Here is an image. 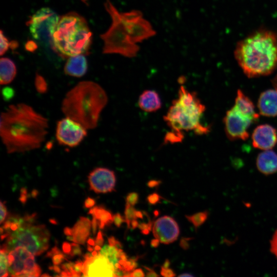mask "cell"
Listing matches in <instances>:
<instances>
[{
	"label": "cell",
	"instance_id": "cell-40",
	"mask_svg": "<svg viewBox=\"0 0 277 277\" xmlns=\"http://www.w3.org/2000/svg\"><path fill=\"white\" fill-rule=\"evenodd\" d=\"M62 250L63 252L65 254H67L68 256H69L71 250V243L67 242H64L62 245Z\"/></svg>",
	"mask_w": 277,
	"mask_h": 277
},
{
	"label": "cell",
	"instance_id": "cell-55",
	"mask_svg": "<svg viewBox=\"0 0 277 277\" xmlns=\"http://www.w3.org/2000/svg\"><path fill=\"white\" fill-rule=\"evenodd\" d=\"M92 246H90L88 244L87 245V250L90 252H92L93 250H94V248H93L92 247Z\"/></svg>",
	"mask_w": 277,
	"mask_h": 277
},
{
	"label": "cell",
	"instance_id": "cell-33",
	"mask_svg": "<svg viewBox=\"0 0 277 277\" xmlns=\"http://www.w3.org/2000/svg\"><path fill=\"white\" fill-rule=\"evenodd\" d=\"M161 199V196L156 192L150 194L147 197L148 202L151 205H155L159 203Z\"/></svg>",
	"mask_w": 277,
	"mask_h": 277
},
{
	"label": "cell",
	"instance_id": "cell-44",
	"mask_svg": "<svg viewBox=\"0 0 277 277\" xmlns=\"http://www.w3.org/2000/svg\"><path fill=\"white\" fill-rule=\"evenodd\" d=\"M144 267L145 268V269L146 270L147 272H146V276H148V277H157V276H160V275L157 274L155 271H154L153 269L148 267H146V266H144Z\"/></svg>",
	"mask_w": 277,
	"mask_h": 277
},
{
	"label": "cell",
	"instance_id": "cell-25",
	"mask_svg": "<svg viewBox=\"0 0 277 277\" xmlns=\"http://www.w3.org/2000/svg\"><path fill=\"white\" fill-rule=\"evenodd\" d=\"M208 215L207 211L199 212L191 215H186V218L192 223L195 228H198L206 221Z\"/></svg>",
	"mask_w": 277,
	"mask_h": 277
},
{
	"label": "cell",
	"instance_id": "cell-2",
	"mask_svg": "<svg viewBox=\"0 0 277 277\" xmlns=\"http://www.w3.org/2000/svg\"><path fill=\"white\" fill-rule=\"evenodd\" d=\"M234 56L247 77L268 75L277 67V35L267 30L255 31L238 43Z\"/></svg>",
	"mask_w": 277,
	"mask_h": 277
},
{
	"label": "cell",
	"instance_id": "cell-27",
	"mask_svg": "<svg viewBox=\"0 0 277 277\" xmlns=\"http://www.w3.org/2000/svg\"><path fill=\"white\" fill-rule=\"evenodd\" d=\"M0 255V276H9L8 252L1 248Z\"/></svg>",
	"mask_w": 277,
	"mask_h": 277
},
{
	"label": "cell",
	"instance_id": "cell-5",
	"mask_svg": "<svg viewBox=\"0 0 277 277\" xmlns=\"http://www.w3.org/2000/svg\"><path fill=\"white\" fill-rule=\"evenodd\" d=\"M92 33L86 20L75 12L62 16L52 37V47L64 58L87 53Z\"/></svg>",
	"mask_w": 277,
	"mask_h": 277
},
{
	"label": "cell",
	"instance_id": "cell-54",
	"mask_svg": "<svg viewBox=\"0 0 277 277\" xmlns=\"http://www.w3.org/2000/svg\"><path fill=\"white\" fill-rule=\"evenodd\" d=\"M38 191L35 190V189H34L33 190H32V191L31 192V195L33 197H36L37 196V195H38Z\"/></svg>",
	"mask_w": 277,
	"mask_h": 277
},
{
	"label": "cell",
	"instance_id": "cell-30",
	"mask_svg": "<svg viewBox=\"0 0 277 277\" xmlns=\"http://www.w3.org/2000/svg\"><path fill=\"white\" fill-rule=\"evenodd\" d=\"M35 86L37 91L39 93H45L47 89L46 81L41 75L37 74L35 78Z\"/></svg>",
	"mask_w": 277,
	"mask_h": 277
},
{
	"label": "cell",
	"instance_id": "cell-43",
	"mask_svg": "<svg viewBox=\"0 0 277 277\" xmlns=\"http://www.w3.org/2000/svg\"><path fill=\"white\" fill-rule=\"evenodd\" d=\"M95 245L102 246L104 243V239L101 231L100 230L97 234L95 240Z\"/></svg>",
	"mask_w": 277,
	"mask_h": 277
},
{
	"label": "cell",
	"instance_id": "cell-15",
	"mask_svg": "<svg viewBox=\"0 0 277 277\" xmlns=\"http://www.w3.org/2000/svg\"><path fill=\"white\" fill-rule=\"evenodd\" d=\"M82 273L85 276H114L113 266L99 252L95 256L85 259Z\"/></svg>",
	"mask_w": 277,
	"mask_h": 277
},
{
	"label": "cell",
	"instance_id": "cell-50",
	"mask_svg": "<svg viewBox=\"0 0 277 277\" xmlns=\"http://www.w3.org/2000/svg\"><path fill=\"white\" fill-rule=\"evenodd\" d=\"M170 265V261L168 259H166L163 265L161 266V267L167 268H169Z\"/></svg>",
	"mask_w": 277,
	"mask_h": 277
},
{
	"label": "cell",
	"instance_id": "cell-26",
	"mask_svg": "<svg viewBox=\"0 0 277 277\" xmlns=\"http://www.w3.org/2000/svg\"><path fill=\"white\" fill-rule=\"evenodd\" d=\"M46 257L51 258L54 265H61L64 260H67V256L56 246H54L47 252Z\"/></svg>",
	"mask_w": 277,
	"mask_h": 277
},
{
	"label": "cell",
	"instance_id": "cell-16",
	"mask_svg": "<svg viewBox=\"0 0 277 277\" xmlns=\"http://www.w3.org/2000/svg\"><path fill=\"white\" fill-rule=\"evenodd\" d=\"M251 137L252 145L256 149L270 150L277 144L276 129L269 124L258 126L253 131Z\"/></svg>",
	"mask_w": 277,
	"mask_h": 277
},
{
	"label": "cell",
	"instance_id": "cell-22",
	"mask_svg": "<svg viewBox=\"0 0 277 277\" xmlns=\"http://www.w3.org/2000/svg\"><path fill=\"white\" fill-rule=\"evenodd\" d=\"M233 106L243 113L253 118L255 122L259 118V114L255 111V107L250 99L244 92L239 89Z\"/></svg>",
	"mask_w": 277,
	"mask_h": 277
},
{
	"label": "cell",
	"instance_id": "cell-37",
	"mask_svg": "<svg viewBox=\"0 0 277 277\" xmlns=\"http://www.w3.org/2000/svg\"><path fill=\"white\" fill-rule=\"evenodd\" d=\"M161 275L164 277H173L176 276V274L173 270L169 268H165L161 267Z\"/></svg>",
	"mask_w": 277,
	"mask_h": 277
},
{
	"label": "cell",
	"instance_id": "cell-53",
	"mask_svg": "<svg viewBox=\"0 0 277 277\" xmlns=\"http://www.w3.org/2000/svg\"><path fill=\"white\" fill-rule=\"evenodd\" d=\"M179 276H181V277H192L193 276V275L191 274H190V273H184L183 274H180L179 275Z\"/></svg>",
	"mask_w": 277,
	"mask_h": 277
},
{
	"label": "cell",
	"instance_id": "cell-45",
	"mask_svg": "<svg viewBox=\"0 0 277 277\" xmlns=\"http://www.w3.org/2000/svg\"><path fill=\"white\" fill-rule=\"evenodd\" d=\"M97 227H98L97 221L94 217H93L91 221V228L94 235H95L96 232Z\"/></svg>",
	"mask_w": 277,
	"mask_h": 277
},
{
	"label": "cell",
	"instance_id": "cell-20",
	"mask_svg": "<svg viewBox=\"0 0 277 277\" xmlns=\"http://www.w3.org/2000/svg\"><path fill=\"white\" fill-rule=\"evenodd\" d=\"M138 104L142 110L148 112H155L162 106L159 94L151 90H145L140 95Z\"/></svg>",
	"mask_w": 277,
	"mask_h": 277
},
{
	"label": "cell",
	"instance_id": "cell-18",
	"mask_svg": "<svg viewBox=\"0 0 277 277\" xmlns=\"http://www.w3.org/2000/svg\"><path fill=\"white\" fill-rule=\"evenodd\" d=\"M256 165L262 173L270 175L277 172V153L273 150H266L258 154Z\"/></svg>",
	"mask_w": 277,
	"mask_h": 277
},
{
	"label": "cell",
	"instance_id": "cell-57",
	"mask_svg": "<svg viewBox=\"0 0 277 277\" xmlns=\"http://www.w3.org/2000/svg\"><path fill=\"white\" fill-rule=\"evenodd\" d=\"M50 275L49 274H43L42 275H41V276H50Z\"/></svg>",
	"mask_w": 277,
	"mask_h": 277
},
{
	"label": "cell",
	"instance_id": "cell-7",
	"mask_svg": "<svg viewBox=\"0 0 277 277\" xmlns=\"http://www.w3.org/2000/svg\"><path fill=\"white\" fill-rule=\"evenodd\" d=\"M36 213L24 216L22 225L10 233L1 248L8 253L17 246L27 249L34 255H39L49 247L50 233L44 224H36Z\"/></svg>",
	"mask_w": 277,
	"mask_h": 277
},
{
	"label": "cell",
	"instance_id": "cell-31",
	"mask_svg": "<svg viewBox=\"0 0 277 277\" xmlns=\"http://www.w3.org/2000/svg\"><path fill=\"white\" fill-rule=\"evenodd\" d=\"M139 194L135 192L129 193L126 197V204L134 206L138 202Z\"/></svg>",
	"mask_w": 277,
	"mask_h": 277
},
{
	"label": "cell",
	"instance_id": "cell-24",
	"mask_svg": "<svg viewBox=\"0 0 277 277\" xmlns=\"http://www.w3.org/2000/svg\"><path fill=\"white\" fill-rule=\"evenodd\" d=\"M88 214H92L97 221L98 228L104 229L113 222L112 213L103 206H95L91 208Z\"/></svg>",
	"mask_w": 277,
	"mask_h": 277
},
{
	"label": "cell",
	"instance_id": "cell-49",
	"mask_svg": "<svg viewBox=\"0 0 277 277\" xmlns=\"http://www.w3.org/2000/svg\"><path fill=\"white\" fill-rule=\"evenodd\" d=\"M64 234L67 236L72 235V228L66 227L64 229Z\"/></svg>",
	"mask_w": 277,
	"mask_h": 277
},
{
	"label": "cell",
	"instance_id": "cell-17",
	"mask_svg": "<svg viewBox=\"0 0 277 277\" xmlns=\"http://www.w3.org/2000/svg\"><path fill=\"white\" fill-rule=\"evenodd\" d=\"M260 114L267 117L277 116V89H270L261 93L258 101Z\"/></svg>",
	"mask_w": 277,
	"mask_h": 277
},
{
	"label": "cell",
	"instance_id": "cell-9",
	"mask_svg": "<svg viewBox=\"0 0 277 277\" xmlns=\"http://www.w3.org/2000/svg\"><path fill=\"white\" fill-rule=\"evenodd\" d=\"M8 272L10 276H39L41 269L33 254L23 247L17 246L8 253Z\"/></svg>",
	"mask_w": 277,
	"mask_h": 277
},
{
	"label": "cell",
	"instance_id": "cell-6",
	"mask_svg": "<svg viewBox=\"0 0 277 277\" xmlns=\"http://www.w3.org/2000/svg\"><path fill=\"white\" fill-rule=\"evenodd\" d=\"M112 23L109 29L100 37L104 42L103 53L118 54L128 58L135 57L139 46L132 41L130 30L123 15L109 0L104 4Z\"/></svg>",
	"mask_w": 277,
	"mask_h": 277
},
{
	"label": "cell",
	"instance_id": "cell-56",
	"mask_svg": "<svg viewBox=\"0 0 277 277\" xmlns=\"http://www.w3.org/2000/svg\"><path fill=\"white\" fill-rule=\"evenodd\" d=\"M49 221L52 224H57V222L54 219H50Z\"/></svg>",
	"mask_w": 277,
	"mask_h": 277
},
{
	"label": "cell",
	"instance_id": "cell-13",
	"mask_svg": "<svg viewBox=\"0 0 277 277\" xmlns=\"http://www.w3.org/2000/svg\"><path fill=\"white\" fill-rule=\"evenodd\" d=\"M88 181L90 189L95 193H106L115 190V173L113 171L108 168H95L89 173Z\"/></svg>",
	"mask_w": 277,
	"mask_h": 277
},
{
	"label": "cell",
	"instance_id": "cell-29",
	"mask_svg": "<svg viewBox=\"0 0 277 277\" xmlns=\"http://www.w3.org/2000/svg\"><path fill=\"white\" fill-rule=\"evenodd\" d=\"M17 43L16 42H9L8 39L3 34L1 30V55H3L8 50L9 47L13 49L16 47Z\"/></svg>",
	"mask_w": 277,
	"mask_h": 277
},
{
	"label": "cell",
	"instance_id": "cell-3",
	"mask_svg": "<svg viewBox=\"0 0 277 277\" xmlns=\"http://www.w3.org/2000/svg\"><path fill=\"white\" fill-rule=\"evenodd\" d=\"M205 110L197 94L181 86L177 97L173 100L164 117L170 129L166 135L165 142L172 144L181 142L185 132L193 131L197 135L209 133V126L201 122Z\"/></svg>",
	"mask_w": 277,
	"mask_h": 277
},
{
	"label": "cell",
	"instance_id": "cell-32",
	"mask_svg": "<svg viewBox=\"0 0 277 277\" xmlns=\"http://www.w3.org/2000/svg\"><path fill=\"white\" fill-rule=\"evenodd\" d=\"M71 245V250L68 257L72 258L75 255H81L82 252V249L78 243L75 242L72 243Z\"/></svg>",
	"mask_w": 277,
	"mask_h": 277
},
{
	"label": "cell",
	"instance_id": "cell-28",
	"mask_svg": "<svg viewBox=\"0 0 277 277\" xmlns=\"http://www.w3.org/2000/svg\"><path fill=\"white\" fill-rule=\"evenodd\" d=\"M136 211L133 206L126 204L124 214L125 223L127 224L128 229L130 228L131 222L134 220H137Z\"/></svg>",
	"mask_w": 277,
	"mask_h": 277
},
{
	"label": "cell",
	"instance_id": "cell-11",
	"mask_svg": "<svg viewBox=\"0 0 277 277\" xmlns=\"http://www.w3.org/2000/svg\"><path fill=\"white\" fill-rule=\"evenodd\" d=\"M223 122L227 137L234 141L247 140L249 135V127L256 122L233 106L226 112Z\"/></svg>",
	"mask_w": 277,
	"mask_h": 277
},
{
	"label": "cell",
	"instance_id": "cell-48",
	"mask_svg": "<svg viewBox=\"0 0 277 277\" xmlns=\"http://www.w3.org/2000/svg\"><path fill=\"white\" fill-rule=\"evenodd\" d=\"M160 243V241L158 239L155 238L154 239H152L151 241L150 244L152 247L156 248L159 245Z\"/></svg>",
	"mask_w": 277,
	"mask_h": 277
},
{
	"label": "cell",
	"instance_id": "cell-8",
	"mask_svg": "<svg viewBox=\"0 0 277 277\" xmlns=\"http://www.w3.org/2000/svg\"><path fill=\"white\" fill-rule=\"evenodd\" d=\"M60 18L50 8L39 9L27 22L32 37L42 45L52 46V37Z\"/></svg>",
	"mask_w": 277,
	"mask_h": 277
},
{
	"label": "cell",
	"instance_id": "cell-4",
	"mask_svg": "<svg viewBox=\"0 0 277 277\" xmlns=\"http://www.w3.org/2000/svg\"><path fill=\"white\" fill-rule=\"evenodd\" d=\"M108 102L104 89L91 81L78 83L67 92L62 102L65 116L81 124L87 130L94 129Z\"/></svg>",
	"mask_w": 277,
	"mask_h": 277
},
{
	"label": "cell",
	"instance_id": "cell-14",
	"mask_svg": "<svg viewBox=\"0 0 277 277\" xmlns=\"http://www.w3.org/2000/svg\"><path fill=\"white\" fill-rule=\"evenodd\" d=\"M152 233L161 243L169 244L175 241L180 234L177 222L171 216L164 215L156 220L152 225Z\"/></svg>",
	"mask_w": 277,
	"mask_h": 277
},
{
	"label": "cell",
	"instance_id": "cell-34",
	"mask_svg": "<svg viewBox=\"0 0 277 277\" xmlns=\"http://www.w3.org/2000/svg\"><path fill=\"white\" fill-rule=\"evenodd\" d=\"M271 252L277 258V230L275 231L270 243Z\"/></svg>",
	"mask_w": 277,
	"mask_h": 277
},
{
	"label": "cell",
	"instance_id": "cell-46",
	"mask_svg": "<svg viewBox=\"0 0 277 277\" xmlns=\"http://www.w3.org/2000/svg\"><path fill=\"white\" fill-rule=\"evenodd\" d=\"M161 183L160 181L151 180L147 183V185L150 188H154L158 186Z\"/></svg>",
	"mask_w": 277,
	"mask_h": 277
},
{
	"label": "cell",
	"instance_id": "cell-42",
	"mask_svg": "<svg viewBox=\"0 0 277 277\" xmlns=\"http://www.w3.org/2000/svg\"><path fill=\"white\" fill-rule=\"evenodd\" d=\"M95 204V200L90 197H88L85 201L84 207L86 208H91Z\"/></svg>",
	"mask_w": 277,
	"mask_h": 277
},
{
	"label": "cell",
	"instance_id": "cell-36",
	"mask_svg": "<svg viewBox=\"0 0 277 277\" xmlns=\"http://www.w3.org/2000/svg\"><path fill=\"white\" fill-rule=\"evenodd\" d=\"M8 212L6 207L5 204L1 201V218H0V224H2L5 221L7 216Z\"/></svg>",
	"mask_w": 277,
	"mask_h": 277
},
{
	"label": "cell",
	"instance_id": "cell-51",
	"mask_svg": "<svg viewBox=\"0 0 277 277\" xmlns=\"http://www.w3.org/2000/svg\"><path fill=\"white\" fill-rule=\"evenodd\" d=\"M87 244L90 246H94L95 245V241L92 239L89 238L87 240Z\"/></svg>",
	"mask_w": 277,
	"mask_h": 277
},
{
	"label": "cell",
	"instance_id": "cell-1",
	"mask_svg": "<svg viewBox=\"0 0 277 277\" xmlns=\"http://www.w3.org/2000/svg\"><path fill=\"white\" fill-rule=\"evenodd\" d=\"M48 127L47 118L25 103L11 105L1 113L0 136L9 154L39 148Z\"/></svg>",
	"mask_w": 277,
	"mask_h": 277
},
{
	"label": "cell",
	"instance_id": "cell-12",
	"mask_svg": "<svg viewBox=\"0 0 277 277\" xmlns=\"http://www.w3.org/2000/svg\"><path fill=\"white\" fill-rule=\"evenodd\" d=\"M122 13L130 30L132 41L135 44L142 43L156 35V32L152 25L143 17L140 10H132Z\"/></svg>",
	"mask_w": 277,
	"mask_h": 277
},
{
	"label": "cell",
	"instance_id": "cell-35",
	"mask_svg": "<svg viewBox=\"0 0 277 277\" xmlns=\"http://www.w3.org/2000/svg\"><path fill=\"white\" fill-rule=\"evenodd\" d=\"M125 222V217H123L120 213H116L113 215V222L117 227L120 228L122 223Z\"/></svg>",
	"mask_w": 277,
	"mask_h": 277
},
{
	"label": "cell",
	"instance_id": "cell-41",
	"mask_svg": "<svg viewBox=\"0 0 277 277\" xmlns=\"http://www.w3.org/2000/svg\"><path fill=\"white\" fill-rule=\"evenodd\" d=\"M145 276L144 271L141 268L134 269L130 274V276L133 277H144Z\"/></svg>",
	"mask_w": 277,
	"mask_h": 277
},
{
	"label": "cell",
	"instance_id": "cell-21",
	"mask_svg": "<svg viewBox=\"0 0 277 277\" xmlns=\"http://www.w3.org/2000/svg\"><path fill=\"white\" fill-rule=\"evenodd\" d=\"M91 222L87 217L81 216L72 228L73 242L84 245L90 235Z\"/></svg>",
	"mask_w": 277,
	"mask_h": 277
},
{
	"label": "cell",
	"instance_id": "cell-23",
	"mask_svg": "<svg viewBox=\"0 0 277 277\" xmlns=\"http://www.w3.org/2000/svg\"><path fill=\"white\" fill-rule=\"evenodd\" d=\"M0 83L7 85L13 81L16 74V67L10 58L2 57L0 60Z\"/></svg>",
	"mask_w": 277,
	"mask_h": 277
},
{
	"label": "cell",
	"instance_id": "cell-19",
	"mask_svg": "<svg viewBox=\"0 0 277 277\" xmlns=\"http://www.w3.org/2000/svg\"><path fill=\"white\" fill-rule=\"evenodd\" d=\"M87 69L86 57L84 54H80L68 57L64 66V72L71 76L80 77L85 74Z\"/></svg>",
	"mask_w": 277,
	"mask_h": 277
},
{
	"label": "cell",
	"instance_id": "cell-47",
	"mask_svg": "<svg viewBox=\"0 0 277 277\" xmlns=\"http://www.w3.org/2000/svg\"><path fill=\"white\" fill-rule=\"evenodd\" d=\"M50 270H53L54 272L57 273H60L61 272V269L58 265H54L50 266L49 267Z\"/></svg>",
	"mask_w": 277,
	"mask_h": 277
},
{
	"label": "cell",
	"instance_id": "cell-10",
	"mask_svg": "<svg viewBox=\"0 0 277 277\" xmlns=\"http://www.w3.org/2000/svg\"><path fill=\"white\" fill-rule=\"evenodd\" d=\"M87 135V129L81 124L69 117L59 120L56 124L55 137L63 146L73 148L78 146Z\"/></svg>",
	"mask_w": 277,
	"mask_h": 277
},
{
	"label": "cell",
	"instance_id": "cell-39",
	"mask_svg": "<svg viewBox=\"0 0 277 277\" xmlns=\"http://www.w3.org/2000/svg\"><path fill=\"white\" fill-rule=\"evenodd\" d=\"M20 196L19 197V201L23 204H25L28 197V194L27 193V190L26 188L23 187L21 188L20 191Z\"/></svg>",
	"mask_w": 277,
	"mask_h": 277
},
{
	"label": "cell",
	"instance_id": "cell-38",
	"mask_svg": "<svg viewBox=\"0 0 277 277\" xmlns=\"http://www.w3.org/2000/svg\"><path fill=\"white\" fill-rule=\"evenodd\" d=\"M192 239V238H182L180 242V247L184 250L189 249L190 246L189 242Z\"/></svg>",
	"mask_w": 277,
	"mask_h": 277
},
{
	"label": "cell",
	"instance_id": "cell-52",
	"mask_svg": "<svg viewBox=\"0 0 277 277\" xmlns=\"http://www.w3.org/2000/svg\"><path fill=\"white\" fill-rule=\"evenodd\" d=\"M272 84L274 85L275 88L277 89V74L273 78V79L272 81Z\"/></svg>",
	"mask_w": 277,
	"mask_h": 277
}]
</instances>
